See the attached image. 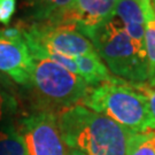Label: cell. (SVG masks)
I'll use <instances>...</instances> for the list:
<instances>
[{
	"label": "cell",
	"mask_w": 155,
	"mask_h": 155,
	"mask_svg": "<svg viewBox=\"0 0 155 155\" xmlns=\"http://www.w3.org/2000/svg\"><path fill=\"white\" fill-rule=\"evenodd\" d=\"M125 155H155V130L130 133Z\"/></svg>",
	"instance_id": "13"
},
{
	"label": "cell",
	"mask_w": 155,
	"mask_h": 155,
	"mask_svg": "<svg viewBox=\"0 0 155 155\" xmlns=\"http://www.w3.org/2000/svg\"><path fill=\"white\" fill-rule=\"evenodd\" d=\"M140 4L145 18V50L150 77H153L155 76V9L152 0H140Z\"/></svg>",
	"instance_id": "12"
},
{
	"label": "cell",
	"mask_w": 155,
	"mask_h": 155,
	"mask_svg": "<svg viewBox=\"0 0 155 155\" xmlns=\"http://www.w3.org/2000/svg\"><path fill=\"white\" fill-rule=\"evenodd\" d=\"M16 11V0H0V24L8 27Z\"/></svg>",
	"instance_id": "17"
},
{
	"label": "cell",
	"mask_w": 155,
	"mask_h": 155,
	"mask_svg": "<svg viewBox=\"0 0 155 155\" xmlns=\"http://www.w3.org/2000/svg\"><path fill=\"white\" fill-rule=\"evenodd\" d=\"M2 130L5 132L6 145L11 155H29L27 150V146L24 144L22 136L17 131V129L13 123L6 124L2 127Z\"/></svg>",
	"instance_id": "15"
},
{
	"label": "cell",
	"mask_w": 155,
	"mask_h": 155,
	"mask_svg": "<svg viewBox=\"0 0 155 155\" xmlns=\"http://www.w3.org/2000/svg\"><path fill=\"white\" fill-rule=\"evenodd\" d=\"M29 16L33 22L56 23L75 0H27Z\"/></svg>",
	"instance_id": "11"
},
{
	"label": "cell",
	"mask_w": 155,
	"mask_h": 155,
	"mask_svg": "<svg viewBox=\"0 0 155 155\" xmlns=\"http://www.w3.org/2000/svg\"><path fill=\"white\" fill-rule=\"evenodd\" d=\"M68 155H85L83 154L82 152H79V150H69V154Z\"/></svg>",
	"instance_id": "20"
},
{
	"label": "cell",
	"mask_w": 155,
	"mask_h": 155,
	"mask_svg": "<svg viewBox=\"0 0 155 155\" xmlns=\"http://www.w3.org/2000/svg\"><path fill=\"white\" fill-rule=\"evenodd\" d=\"M82 33L91 40L113 76L127 83H143L150 79L146 52L137 46L114 14Z\"/></svg>",
	"instance_id": "2"
},
{
	"label": "cell",
	"mask_w": 155,
	"mask_h": 155,
	"mask_svg": "<svg viewBox=\"0 0 155 155\" xmlns=\"http://www.w3.org/2000/svg\"><path fill=\"white\" fill-rule=\"evenodd\" d=\"M0 155H11L6 145V139H5V132L2 130V127L0 129Z\"/></svg>",
	"instance_id": "18"
},
{
	"label": "cell",
	"mask_w": 155,
	"mask_h": 155,
	"mask_svg": "<svg viewBox=\"0 0 155 155\" xmlns=\"http://www.w3.org/2000/svg\"><path fill=\"white\" fill-rule=\"evenodd\" d=\"M33 62L29 90L41 106L40 110L68 109L81 104L89 92L90 86L77 74L46 59H33Z\"/></svg>",
	"instance_id": "4"
},
{
	"label": "cell",
	"mask_w": 155,
	"mask_h": 155,
	"mask_svg": "<svg viewBox=\"0 0 155 155\" xmlns=\"http://www.w3.org/2000/svg\"><path fill=\"white\" fill-rule=\"evenodd\" d=\"M116 1L117 0H75L66 14L53 24L72 25L83 32L110 16Z\"/></svg>",
	"instance_id": "8"
},
{
	"label": "cell",
	"mask_w": 155,
	"mask_h": 155,
	"mask_svg": "<svg viewBox=\"0 0 155 155\" xmlns=\"http://www.w3.org/2000/svg\"><path fill=\"white\" fill-rule=\"evenodd\" d=\"M74 60L77 66L78 75L87 83L90 87H94L105 82H109L115 77L111 75L108 68L99 58L98 53L77 56Z\"/></svg>",
	"instance_id": "10"
},
{
	"label": "cell",
	"mask_w": 155,
	"mask_h": 155,
	"mask_svg": "<svg viewBox=\"0 0 155 155\" xmlns=\"http://www.w3.org/2000/svg\"><path fill=\"white\" fill-rule=\"evenodd\" d=\"M18 111V99L14 90L0 87V125L12 123Z\"/></svg>",
	"instance_id": "14"
},
{
	"label": "cell",
	"mask_w": 155,
	"mask_h": 155,
	"mask_svg": "<svg viewBox=\"0 0 155 155\" xmlns=\"http://www.w3.org/2000/svg\"><path fill=\"white\" fill-rule=\"evenodd\" d=\"M152 4H153V6H154V9H155V0H152Z\"/></svg>",
	"instance_id": "21"
},
{
	"label": "cell",
	"mask_w": 155,
	"mask_h": 155,
	"mask_svg": "<svg viewBox=\"0 0 155 155\" xmlns=\"http://www.w3.org/2000/svg\"><path fill=\"white\" fill-rule=\"evenodd\" d=\"M18 28L25 43H32L71 59L97 53L91 40L72 25L32 22Z\"/></svg>",
	"instance_id": "5"
},
{
	"label": "cell",
	"mask_w": 155,
	"mask_h": 155,
	"mask_svg": "<svg viewBox=\"0 0 155 155\" xmlns=\"http://www.w3.org/2000/svg\"><path fill=\"white\" fill-rule=\"evenodd\" d=\"M33 63L18 25L0 29V72L14 84L29 89Z\"/></svg>",
	"instance_id": "7"
},
{
	"label": "cell",
	"mask_w": 155,
	"mask_h": 155,
	"mask_svg": "<svg viewBox=\"0 0 155 155\" xmlns=\"http://www.w3.org/2000/svg\"><path fill=\"white\" fill-rule=\"evenodd\" d=\"M0 87H5V89H11V90L15 89L14 83L8 77H6L5 75H2L1 72H0Z\"/></svg>",
	"instance_id": "19"
},
{
	"label": "cell",
	"mask_w": 155,
	"mask_h": 155,
	"mask_svg": "<svg viewBox=\"0 0 155 155\" xmlns=\"http://www.w3.org/2000/svg\"><path fill=\"white\" fill-rule=\"evenodd\" d=\"M58 123L67 148L85 155H125L132 131L113 120L76 105L58 114Z\"/></svg>",
	"instance_id": "1"
},
{
	"label": "cell",
	"mask_w": 155,
	"mask_h": 155,
	"mask_svg": "<svg viewBox=\"0 0 155 155\" xmlns=\"http://www.w3.org/2000/svg\"><path fill=\"white\" fill-rule=\"evenodd\" d=\"M145 97L150 117V130H155V76L143 83H131Z\"/></svg>",
	"instance_id": "16"
},
{
	"label": "cell",
	"mask_w": 155,
	"mask_h": 155,
	"mask_svg": "<svg viewBox=\"0 0 155 155\" xmlns=\"http://www.w3.org/2000/svg\"><path fill=\"white\" fill-rule=\"evenodd\" d=\"M17 131L22 136L29 155H68L61 138L58 114L37 110L18 121Z\"/></svg>",
	"instance_id": "6"
},
{
	"label": "cell",
	"mask_w": 155,
	"mask_h": 155,
	"mask_svg": "<svg viewBox=\"0 0 155 155\" xmlns=\"http://www.w3.org/2000/svg\"><path fill=\"white\" fill-rule=\"evenodd\" d=\"M79 105L113 120L132 132L150 130V117L145 97L121 78L90 87Z\"/></svg>",
	"instance_id": "3"
},
{
	"label": "cell",
	"mask_w": 155,
	"mask_h": 155,
	"mask_svg": "<svg viewBox=\"0 0 155 155\" xmlns=\"http://www.w3.org/2000/svg\"><path fill=\"white\" fill-rule=\"evenodd\" d=\"M113 14L140 50H145V18L140 0H117Z\"/></svg>",
	"instance_id": "9"
}]
</instances>
